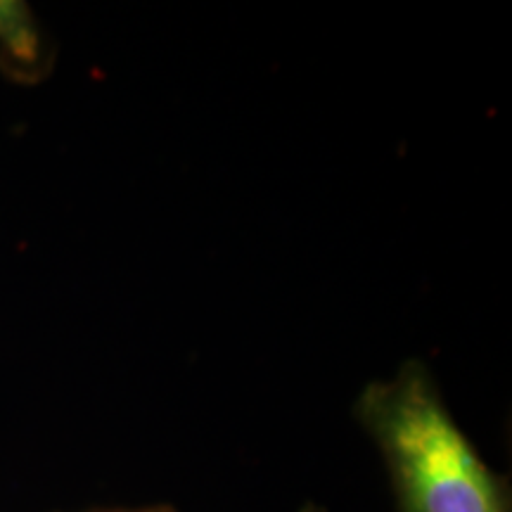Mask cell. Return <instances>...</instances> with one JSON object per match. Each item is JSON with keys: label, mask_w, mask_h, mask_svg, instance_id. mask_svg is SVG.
Here are the masks:
<instances>
[{"label": "cell", "mask_w": 512, "mask_h": 512, "mask_svg": "<svg viewBox=\"0 0 512 512\" xmlns=\"http://www.w3.org/2000/svg\"><path fill=\"white\" fill-rule=\"evenodd\" d=\"M354 415L384 460L396 512H512L508 479L465 437L425 363L370 382Z\"/></svg>", "instance_id": "obj_1"}, {"label": "cell", "mask_w": 512, "mask_h": 512, "mask_svg": "<svg viewBox=\"0 0 512 512\" xmlns=\"http://www.w3.org/2000/svg\"><path fill=\"white\" fill-rule=\"evenodd\" d=\"M53 67V48L34 12L19 0H0V69L17 83L43 81Z\"/></svg>", "instance_id": "obj_2"}, {"label": "cell", "mask_w": 512, "mask_h": 512, "mask_svg": "<svg viewBox=\"0 0 512 512\" xmlns=\"http://www.w3.org/2000/svg\"><path fill=\"white\" fill-rule=\"evenodd\" d=\"M91 512H176L171 505H150V508H114V510H91Z\"/></svg>", "instance_id": "obj_3"}]
</instances>
